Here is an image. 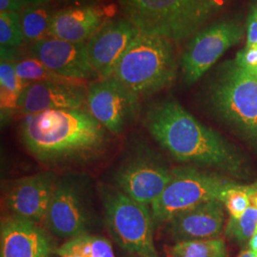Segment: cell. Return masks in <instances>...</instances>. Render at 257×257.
Returning a JSON list of instances; mask_svg holds the SVG:
<instances>
[{"label":"cell","instance_id":"e575fe53","mask_svg":"<svg viewBox=\"0 0 257 257\" xmlns=\"http://www.w3.org/2000/svg\"><path fill=\"white\" fill-rule=\"evenodd\" d=\"M254 73H255V74H257V68H256V70H255V71H254Z\"/></svg>","mask_w":257,"mask_h":257},{"label":"cell","instance_id":"8992f818","mask_svg":"<svg viewBox=\"0 0 257 257\" xmlns=\"http://www.w3.org/2000/svg\"><path fill=\"white\" fill-rule=\"evenodd\" d=\"M211 107L222 118L257 140V74L234 61L221 66L209 87Z\"/></svg>","mask_w":257,"mask_h":257},{"label":"cell","instance_id":"cb8c5ba5","mask_svg":"<svg viewBox=\"0 0 257 257\" xmlns=\"http://www.w3.org/2000/svg\"><path fill=\"white\" fill-rule=\"evenodd\" d=\"M16 71L19 77L27 83L41 81H72L74 79L66 78L51 71L36 57H29L16 63ZM80 81V80H79Z\"/></svg>","mask_w":257,"mask_h":257},{"label":"cell","instance_id":"5b68a950","mask_svg":"<svg viewBox=\"0 0 257 257\" xmlns=\"http://www.w3.org/2000/svg\"><path fill=\"white\" fill-rule=\"evenodd\" d=\"M105 222L112 239L137 257H158L154 242L155 222L147 206L138 202L116 187L99 188Z\"/></svg>","mask_w":257,"mask_h":257},{"label":"cell","instance_id":"ffe728a7","mask_svg":"<svg viewBox=\"0 0 257 257\" xmlns=\"http://www.w3.org/2000/svg\"><path fill=\"white\" fill-rule=\"evenodd\" d=\"M167 257H228L229 250L222 238L175 242L165 248Z\"/></svg>","mask_w":257,"mask_h":257},{"label":"cell","instance_id":"f546056e","mask_svg":"<svg viewBox=\"0 0 257 257\" xmlns=\"http://www.w3.org/2000/svg\"><path fill=\"white\" fill-rule=\"evenodd\" d=\"M248 246H249V249L252 251L254 257H257V230H255L254 234L252 235V237L249 240Z\"/></svg>","mask_w":257,"mask_h":257},{"label":"cell","instance_id":"4dcf8cb0","mask_svg":"<svg viewBox=\"0 0 257 257\" xmlns=\"http://www.w3.org/2000/svg\"><path fill=\"white\" fill-rule=\"evenodd\" d=\"M65 4H69L71 6L74 5H83V4H88V3H92L95 2V0H61Z\"/></svg>","mask_w":257,"mask_h":257},{"label":"cell","instance_id":"4fadbf2b","mask_svg":"<svg viewBox=\"0 0 257 257\" xmlns=\"http://www.w3.org/2000/svg\"><path fill=\"white\" fill-rule=\"evenodd\" d=\"M140 32L125 17L113 18L86 42L90 63L100 78L113 74L121 56Z\"/></svg>","mask_w":257,"mask_h":257},{"label":"cell","instance_id":"d590c367","mask_svg":"<svg viewBox=\"0 0 257 257\" xmlns=\"http://www.w3.org/2000/svg\"><path fill=\"white\" fill-rule=\"evenodd\" d=\"M134 257H137V256H134Z\"/></svg>","mask_w":257,"mask_h":257},{"label":"cell","instance_id":"4316f807","mask_svg":"<svg viewBox=\"0 0 257 257\" xmlns=\"http://www.w3.org/2000/svg\"><path fill=\"white\" fill-rule=\"evenodd\" d=\"M234 62L239 67L254 73L257 68V46H246L239 52Z\"/></svg>","mask_w":257,"mask_h":257},{"label":"cell","instance_id":"f1b7e54d","mask_svg":"<svg viewBox=\"0 0 257 257\" xmlns=\"http://www.w3.org/2000/svg\"><path fill=\"white\" fill-rule=\"evenodd\" d=\"M26 7H28L26 0H0L1 12L21 13Z\"/></svg>","mask_w":257,"mask_h":257},{"label":"cell","instance_id":"836d02e7","mask_svg":"<svg viewBox=\"0 0 257 257\" xmlns=\"http://www.w3.org/2000/svg\"><path fill=\"white\" fill-rule=\"evenodd\" d=\"M250 205L257 207V192L252 194V196L250 198Z\"/></svg>","mask_w":257,"mask_h":257},{"label":"cell","instance_id":"6da1fadb","mask_svg":"<svg viewBox=\"0 0 257 257\" xmlns=\"http://www.w3.org/2000/svg\"><path fill=\"white\" fill-rule=\"evenodd\" d=\"M20 131L28 151L40 162L53 165L91 161L108 143L106 128L82 108L26 115Z\"/></svg>","mask_w":257,"mask_h":257},{"label":"cell","instance_id":"603a6c76","mask_svg":"<svg viewBox=\"0 0 257 257\" xmlns=\"http://www.w3.org/2000/svg\"><path fill=\"white\" fill-rule=\"evenodd\" d=\"M257 230V207L250 205L237 219L230 218L225 228V235L244 245L249 242Z\"/></svg>","mask_w":257,"mask_h":257},{"label":"cell","instance_id":"d4e9b609","mask_svg":"<svg viewBox=\"0 0 257 257\" xmlns=\"http://www.w3.org/2000/svg\"><path fill=\"white\" fill-rule=\"evenodd\" d=\"M257 192V183L241 185L231 188L222 194L220 200L230 214V218L237 219L250 206V198Z\"/></svg>","mask_w":257,"mask_h":257},{"label":"cell","instance_id":"7c38bea8","mask_svg":"<svg viewBox=\"0 0 257 257\" xmlns=\"http://www.w3.org/2000/svg\"><path fill=\"white\" fill-rule=\"evenodd\" d=\"M116 12V4L100 1L55 11L49 37L86 43L109 19L115 18Z\"/></svg>","mask_w":257,"mask_h":257},{"label":"cell","instance_id":"52a82bcc","mask_svg":"<svg viewBox=\"0 0 257 257\" xmlns=\"http://www.w3.org/2000/svg\"><path fill=\"white\" fill-rule=\"evenodd\" d=\"M238 183L218 175L207 174L193 168L173 170L171 181L151 205L155 224L170 220L177 213L213 199Z\"/></svg>","mask_w":257,"mask_h":257},{"label":"cell","instance_id":"e0dca14e","mask_svg":"<svg viewBox=\"0 0 257 257\" xmlns=\"http://www.w3.org/2000/svg\"><path fill=\"white\" fill-rule=\"evenodd\" d=\"M224 208L221 200L213 199L181 211L166 222L167 232L175 242L220 238Z\"/></svg>","mask_w":257,"mask_h":257},{"label":"cell","instance_id":"7402d4cb","mask_svg":"<svg viewBox=\"0 0 257 257\" xmlns=\"http://www.w3.org/2000/svg\"><path fill=\"white\" fill-rule=\"evenodd\" d=\"M60 248L78 253L83 257H115L108 239L88 233L68 240Z\"/></svg>","mask_w":257,"mask_h":257},{"label":"cell","instance_id":"d6986e66","mask_svg":"<svg viewBox=\"0 0 257 257\" xmlns=\"http://www.w3.org/2000/svg\"><path fill=\"white\" fill-rule=\"evenodd\" d=\"M29 84L30 83L22 80L17 74L16 63L12 61H1L0 108L2 122L19 110L20 96Z\"/></svg>","mask_w":257,"mask_h":257},{"label":"cell","instance_id":"2e32d148","mask_svg":"<svg viewBox=\"0 0 257 257\" xmlns=\"http://www.w3.org/2000/svg\"><path fill=\"white\" fill-rule=\"evenodd\" d=\"M88 87L84 81L30 83L20 96L19 111L25 115L48 110L80 109L87 103Z\"/></svg>","mask_w":257,"mask_h":257},{"label":"cell","instance_id":"5bb4252c","mask_svg":"<svg viewBox=\"0 0 257 257\" xmlns=\"http://www.w3.org/2000/svg\"><path fill=\"white\" fill-rule=\"evenodd\" d=\"M30 53L51 71L66 78L80 81L100 78L90 63L86 43L47 37L35 42Z\"/></svg>","mask_w":257,"mask_h":257},{"label":"cell","instance_id":"ba28073f","mask_svg":"<svg viewBox=\"0 0 257 257\" xmlns=\"http://www.w3.org/2000/svg\"><path fill=\"white\" fill-rule=\"evenodd\" d=\"M244 27L233 20H221L198 31L184 50L180 65L184 82L198 81L230 48L241 41Z\"/></svg>","mask_w":257,"mask_h":257},{"label":"cell","instance_id":"7a4b0ae2","mask_svg":"<svg viewBox=\"0 0 257 257\" xmlns=\"http://www.w3.org/2000/svg\"><path fill=\"white\" fill-rule=\"evenodd\" d=\"M145 125L156 141L180 162L241 175L243 160L230 144L172 99L148 108Z\"/></svg>","mask_w":257,"mask_h":257},{"label":"cell","instance_id":"484cf974","mask_svg":"<svg viewBox=\"0 0 257 257\" xmlns=\"http://www.w3.org/2000/svg\"><path fill=\"white\" fill-rule=\"evenodd\" d=\"M24 40L20 14L17 12H0L1 48L17 50Z\"/></svg>","mask_w":257,"mask_h":257},{"label":"cell","instance_id":"9a60e30c","mask_svg":"<svg viewBox=\"0 0 257 257\" xmlns=\"http://www.w3.org/2000/svg\"><path fill=\"white\" fill-rule=\"evenodd\" d=\"M51 172L26 176L11 185L5 204L12 215L44 223L56 185Z\"/></svg>","mask_w":257,"mask_h":257},{"label":"cell","instance_id":"d6a6232c","mask_svg":"<svg viewBox=\"0 0 257 257\" xmlns=\"http://www.w3.org/2000/svg\"><path fill=\"white\" fill-rule=\"evenodd\" d=\"M238 257H254V255H253L252 251H251L249 248H248V249L243 250V251L239 254Z\"/></svg>","mask_w":257,"mask_h":257},{"label":"cell","instance_id":"83f0119b","mask_svg":"<svg viewBox=\"0 0 257 257\" xmlns=\"http://www.w3.org/2000/svg\"><path fill=\"white\" fill-rule=\"evenodd\" d=\"M247 46H257V5L250 11L247 21Z\"/></svg>","mask_w":257,"mask_h":257},{"label":"cell","instance_id":"8fae6325","mask_svg":"<svg viewBox=\"0 0 257 257\" xmlns=\"http://www.w3.org/2000/svg\"><path fill=\"white\" fill-rule=\"evenodd\" d=\"M170 171L150 156H138L120 167L114 175L115 187L132 199L152 205L171 181Z\"/></svg>","mask_w":257,"mask_h":257},{"label":"cell","instance_id":"1f68e13d","mask_svg":"<svg viewBox=\"0 0 257 257\" xmlns=\"http://www.w3.org/2000/svg\"><path fill=\"white\" fill-rule=\"evenodd\" d=\"M52 0H26L28 6H41V5H47Z\"/></svg>","mask_w":257,"mask_h":257},{"label":"cell","instance_id":"277c9868","mask_svg":"<svg viewBox=\"0 0 257 257\" xmlns=\"http://www.w3.org/2000/svg\"><path fill=\"white\" fill-rule=\"evenodd\" d=\"M176 74L174 41L140 32L121 56L112 75L140 97L170 87Z\"/></svg>","mask_w":257,"mask_h":257},{"label":"cell","instance_id":"44dd1931","mask_svg":"<svg viewBox=\"0 0 257 257\" xmlns=\"http://www.w3.org/2000/svg\"><path fill=\"white\" fill-rule=\"evenodd\" d=\"M55 11L47 5L28 6L20 13L25 40L37 42L49 37L51 21Z\"/></svg>","mask_w":257,"mask_h":257},{"label":"cell","instance_id":"3957f363","mask_svg":"<svg viewBox=\"0 0 257 257\" xmlns=\"http://www.w3.org/2000/svg\"><path fill=\"white\" fill-rule=\"evenodd\" d=\"M124 17L144 33L181 41L194 36L223 0H116Z\"/></svg>","mask_w":257,"mask_h":257},{"label":"cell","instance_id":"9c48e42d","mask_svg":"<svg viewBox=\"0 0 257 257\" xmlns=\"http://www.w3.org/2000/svg\"><path fill=\"white\" fill-rule=\"evenodd\" d=\"M87 104L92 116L110 134L118 136L137 116L139 96L111 75L91 82Z\"/></svg>","mask_w":257,"mask_h":257},{"label":"cell","instance_id":"ac0fdd59","mask_svg":"<svg viewBox=\"0 0 257 257\" xmlns=\"http://www.w3.org/2000/svg\"><path fill=\"white\" fill-rule=\"evenodd\" d=\"M53 240L39 224L12 215L1 222L0 257H53Z\"/></svg>","mask_w":257,"mask_h":257},{"label":"cell","instance_id":"30bf717a","mask_svg":"<svg viewBox=\"0 0 257 257\" xmlns=\"http://www.w3.org/2000/svg\"><path fill=\"white\" fill-rule=\"evenodd\" d=\"M54 235L70 239L87 233L90 213L80 184L73 178H63L55 185L43 223Z\"/></svg>","mask_w":257,"mask_h":257}]
</instances>
